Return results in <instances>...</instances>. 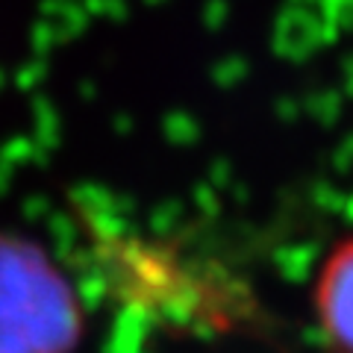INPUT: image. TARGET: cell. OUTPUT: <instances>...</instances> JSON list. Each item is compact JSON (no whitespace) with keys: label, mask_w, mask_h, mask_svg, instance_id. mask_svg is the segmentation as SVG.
<instances>
[{"label":"cell","mask_w":353,"mask_h":353,"mask_svg":"<svg viewBox=\"0 0 353 353\" xmlns=\"http://www.w3.org/2000/svg\"><path fill=\"white\" fill-rule=\"evenodd\" d=\"M315 315L330 353H353V236L327 253L315 280Z\"/></svg>","instance_id":"7a4b0ae2"},{"label":"cell","mask_w":353,"mask_h":353,"mask_svg":"<svg viewBox=\"0 0 353 353\" xmlns=\"http://www.w3.org/2000/svg\"><path fill=\"white\" fill-rule=\"evenodd\" d=\"M80 333L68 280L36 245L0 236V353H71Z\"/></svg>","instance_id":"6da1fadb"}]
</instances>
